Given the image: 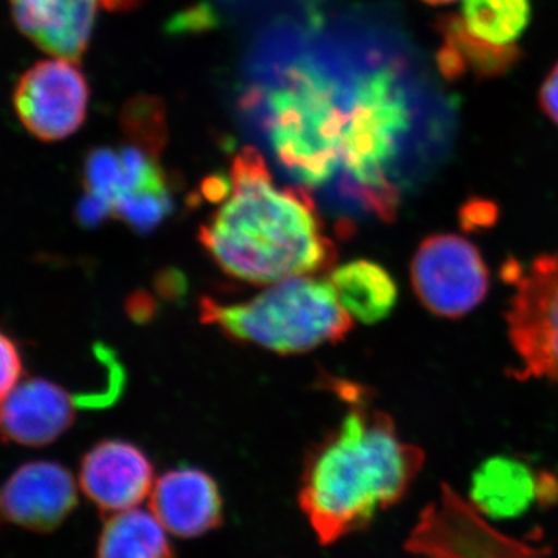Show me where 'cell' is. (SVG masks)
I'll use <instances>...</instances> for the list:
<instances>
[{
    "label": "cell",
    "instance_id": "6da1fadb",
    "mask_svg": "<svg viewBox=\"0 0 558 558\" xmlns=\"http://www.w3.org/2000/svg\"><path fill=\"white\" fill-rule=\"evenodd\" d=\"M219 207L199 229V242L219 269L248 284L312 277L330 269L336 245L314 201L301 186H281L258 150L231 161Z\"/></svg>",
    "mask_w": 558,
    "mask_h": 558
},
{
    "label": "cell",
    "instance_id": "7a4b0ae2",
    "mask_svg": "<svg viewBox=\"0 0 558 558\" xmlns=\"http://www.w3.org/2000/svg\"><path fill=\"white\" fill-rule=\"evenodd\" d=\"M351 410L304 458L299 502L319 545L329 546L369 526L405 497L424 453L399 438L395 422L371 409L363 389L340 384Z\"/></svg>",
    "mask_w": 558,
    "mask_h": 558
},
{
    "label": "cell",
    "instance_id": "3957f363",
    "mask_svg": "<svg viewBox=\"0 0 558 558\" xmlns=\"http://www.w3.org/2000/svg\"><path fill=\"white\" fill-rule=\"evenodd\" d=\"M263 124L279 163L304 189H318L340 174L348 126L349 90L317 62H292L266 90Z\"/></svg>",
    "mask_w": 558,
    "mask_h": 558
},
{
    "label": "cell",
    "instance_id": "277c9868",
    "mask_svg": "<svg viewBox=\"0 0 558 558\" xmlns=\"http://www.w3.org/2000/svg\"><path fill=\"white\" fill-rule=\"evenodd\" d=\"M201 319L238 343L278 354H301L339 343L354 325L329 281L314 277L282 279L240 303H220L205 296Z\"/></svg>",
    "mask_w": 558,
    "mask_h": 558
},
{
    "label": "cell",
    "instance_id": "5b68a950",
    "mask_svg": "<svg viewBox=\"0 0 558 558\" xmlns=\"http://www.w3.org/2000/svg\"><path fill=\"white\" fill-rule=\"evenodd\" d=\"M410 123L409 100L395 69L365 73L349 89L340 193L381 220L395 219L398 211V186L389 171Z\"/></svg>",
    "mask_w": 558,
    "mask_h": 558
},
{
    "label": "cell",
    "instance_id": "8992f818",
    "mask_svg": "<svg viewBox=\"0 0 558 558\" xmlns=\"http://www.w3.org/2000/svg\"><path fill=\"white\" fill-rule=\"evenodd\" d=\"M506 322L510 343L523 363L515 376L558 385V248L519 274Z\"/></svg>",
    "mask_w": 558,
    "mask_h": 558
},
{
    "label": "cell",
    "instance_id": "52a82bcc",
    "mask_svg": "<svg viewBox=\"0 0 558 558\" xmlns=\"http://www.w3.org/2000/svg\"><path fill=\"white\" fill-rule=\"evenodd\" d=\"M405 546L433 558H550L548 549L497 531L449 486L421 513Z\"/></svg>",
    "mask_w": 558,
    "mask_h": 558
},
{
    "label": "cell",
    "instance_id": "ba28073f",
    "mask_svg": "<svg viewBox=\"0 0 558 558\" xmlns=\"http://www.w3.org/2000/svg\"><path fill=\"white\" fill-rule=\"evenodd\" d=\"M411 281L421 303L444 318L469 314L484 300L488 270L478 248L457 234H433L411 263Z\"/></svg>",
    "mask_w": 558,
    "mask_h": 558
},
{
    "label": "cell",
    "instance_id": "9c48e42d",
    "mask_svg": "<svg viewBox=\"0 0 558 558\" xmlns=\"http://www.w3.org/2000/svg\"><path fill=\"white\" fill-rule=\"evenodd\" d=\"M13 106L33 137L58 142L83 126L89 86L75 62L62 58L39 61L17 80Z\"/></svg>",
    "mask_w": 558,
    "mask_h": 558
},
{
    "label": "cell",
    "instance_id": "30bf717a",
    "mask_svg": "<svg viewBox=\"0 0 558 558\" xmlns=\"http://www.w3.org/2000/svg\"><path fill=\"white\" fill-rule=\"evenodd\" d=\"M78 505L76 481L54 461H32L0 486V529L5 524L49 534L69 519Z\"/></svg>",
    "mask_w": 558,
    "mask_h": 558
},
{
    "label": "cell",
    "instance_id": "8fae6325",
    "mask_svg": "<svg viewBox=\"0 0 558 558\" xmlns=\"http://www.w3.org/2000/svg\"><path fill=\"white\" fill-rule=\"evenodd\" d=\"M138 0H10L11 16L25 38L62 60L80 61L89 47L98 10H128Z\"/></svg>",
    "mask_w": 558,
    "mask_h": 558
},
{
    "label": "cell",
    "instance_id": "7c38bea8",
    "mask_svg": "<svg viewBox=\"0 0 558 558\" xmlns=\"http://www.w3.org/2000/svg\"><path fill=\"white\" fill-rule=\"evenodd\" d=\"M80 486L102 512H124L150 495L154 465L130 440H100L81 459Z\"/></svg>",
    "mask_w": 558,
    "mask_h": 558
},
{
    "label": "cell",
    "instance_id": "4fadbf2b",
    "mask_svg": "<svg viewBox=\"0 0 558 558\" xmlns=\"http://www.w3.org/2000/svg\"><path fill=\"white\" fill-rule=\"evenodd\" d=\"M558 498V481L537 472L523 459L494 457L481 462L470 483V502L492 520H513L534 506L550 505Z\"/></svg>",
    "mask_w": 558,
    "mask_h": 558
},
{
    "label": "cell",
    "instance_id": "5bb4252c",
    "mask_svg": "<svg viewBox=\"0 0 558 558\" xmlns=\"http://www.w3.org/2000/svg\"><path fill=\"white\" fill-rule=\"evenodd\" d=\"M149 497L154 519L174 537H202L222 524V495L204 470H168L154 483Z\"/></svg>",
    "mask_w": 558,
    "mask_h": 558
},
{
    "label": "cell",
    "instance_id": "9a60e30c",
    "mask_svg": "<svg viewBox=\"0 0 558 558\" xmlns=\"http://www.w3.org/2000/svg\"><path fill=\"white\" fill-rule=\"evenodd\" d=\"M76 400L40 377L21 381L0 403V438L21 447L49 446L75 422Z\"/></svg>",
    "mask_w": 558,
    "mask_h": 558
},
{
    "label": "cell",
    "instance_id": "2e32d148",
    "mask_svg": "<svg viewBox=\"0 0 558 558\" xmlns=\"http://www.w3.org/2000/svg\"><path fill=\"white\" fill-rule=\"evenodd\" d=\"M436 27L442 36L436 61L447 80H458L468 73L480 80L495 78L506 75L521 60L519 47L497 46L478 38L465 27L462 17H439Z\"/></svg>",
    "mask_w": 558,
    "mask_h": 558
},
{
    "label": "cell",
    "instance_id": "e0dca14e",
    "mask_svg": "<svg viewBox=\"0 0 558 558\" xmlns=\"http://www.w3.org/2000/svg\"><path fill=\"white\" fill-rule=\"evenodd\" d=\"M328 281L344 311L365 325L387 318L398 303V284L385 267L373 260L341 264L330 271Z\"/></svg>",
    "mask_w": 558,
    "mask_h": 558
},
{
    "label": "cell",
    "instance_id": "ac0fdd59",
    "mask_svg": "<svg viewBox=\"0 0 558 558\" xmlns=\"http://www.w3.org/2000/svg\"><path fill=\"white\" fill-rule=\"evenodd\" d=\"M97 558H175L168 532L153 513L138 509L112 513L101 529Z\"/></svg>",
    "mask_w": 558,
    "mask_h": 558
},
{
    "label": "cell",
    "instance_id": "d6986e66",
    "mask_svg": "<svg viewBox=\"0 0 558 558\" xmlns=\"http://www.w3.org/2000/svg\"><path fill=\"white\" fill-rule=\"evenodd\" d=\"M531 0H464L462 20L478 38L510 46L531 22Z\"/></svg>",
    "mask_w": 558,
    "mask_h": 558
},
{
    "label": "cell",
    "instance_id": "ffe728a7",
    "mask_svg": "<svg viewBox=\"0 0 558 558\" xmlns=\"http://www.w3.org/2000/svg\"><path fill=\"white\" fill-rule=\"evenodd\" d=\"M172 211V193L128 194L113 205V215L140 234L156 230Z\"/></svg>",
    "mask_w": 558,
    "mask_h": 558
},
{
    "label": "cell",
    "instance_id": "44dd1931",
    "mask_svg": "<svg viewBox=\"0 0 558 558\" xmlns=\"http://www.w3.org/2000/svg\"><path fill=\"white\" fill-rule=\"evenodd\" d=\"M84 185L87 193L97 194L113 207L121 191L119 150L112 148L90 150L84 161Z\"/></svg>",
    "mask_w": 558,
    "mask_h": 558
},
{
    "label": "cell",
    "instance_id": "7402d4cb",
    "mask_svg": "<svg viewBox=\"0 0 558 558\" xmlns=\"http://www.w3.org/2000/svg\"><path fill=\"white\" fill-rule=\"evenodd\" d=\"M24 360L16 341L0 330V403L20 385Z\"/></svg>",
    "mask_w": 558,
    "mask_h": 558
},
{
    "label": "cell",
    "instance_id": "603a6c76",
    "mask_svg": "<svg viewBox=\"0 0 558 558\" xmlns=\"http://www.w3.org/2000/svg\"><path fill=\"white\" fill-rule=\"evenodd\" d=\"M112 215V205L108 201L102 199V197L97 196V194L86 193V196L76 205V220L86 229L100 226L101 222H105Z\"/></svg>",
    "mask_w": 558,
    "mask_h": 558
},
{
    "label": "cell",
    "instance_id": "cb8c5ba5",
    "mask_svg": "<svg viewBox=\"0 0 558 558\" xmlns=\"http://www.w3.org/2000/svg\"><path fill=\"white\" fill-rule=\"evenodd\" d=\"M543 112L558 126V62L546 76L538 95Z\"/></svg>",
    "mask_w": 558,
    "mask_h": 558
},
{
    "label": "cell",
    "instance_id": "d4e9b609",
    "mask_svg": "<svg viewBox=\"0 0 558 558\" xmlns=\"http://www.w3.org/2000/svg\"><path fill=\"white\" fill-rule=\"evenodd\" d=\"M422 2L429 3V5H447V3L454 2V0H422Z\"/></svg>",
    "mask_w": 558,
    "mask_h": 558
}]
</instances>
